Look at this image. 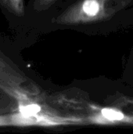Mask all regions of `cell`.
Segmentation results:
<instances>
[{
    "instance_id": "obj_1",
    "label": "cell",
    "mask_w": 133,
    "mask_h": 134,
    "mask_svg": "<svg viewBox=\"0 0 133 134\" xmlns=\"http://www.w3.org/2000/svg\"><path fill=\"white\" fill-rule=\"evenodd\" d=\"M130 0H80L53 19L63 25H76L105 21L125 8Z\"/></svg>"
},
{
    "instance_id": "obj_2",
    "label": "cell",
    "mask_w": 133,
    "mask_h": 134,
    "mask_svg": "<svg viewBox=\"0 0 133 134\" xmlns=\"http://www.w3.org/2000/svg\"><path fill=\"white\" fill-rule=\"evenodd\" d=\"M27 81L21 71L0 51V85L8 88H20Z\"/></svg>"
},
{
    "instance_id": "obj_3",
    "label": "cell",
    "mask_w": 133,
    "mask_h": 134,
    "mask_svg": "<svg viewBox=\"0 0 133 134\" xmlns=\"http://www.w3.org/2000/svg\"><path fill=\"white\" fill-rule=\"evenodd\" d=\"M0 2L14 15L18 16H22L24 15V0H0Z\"/></svg>"
},
{
    "instance_id": "obj_4",
    "label": "cell",
    "mask_w": 133,
    "mask_h": 134,
    "mask_svg": "<svg viewBox=\"0 0 133 134\" xmlns=\"http://www.w3.org/2000/svg\"><path fill=\"white\" fill-rule=\"evenodd\" d=\"M100 115L105 120L109 122H120L125 119V115L122 111L112 108H103L100 111Z\"/></svg>"
},
{
    "instance_id": "obj_5",
    "label": "cell",
    "mask_w": 133,
    "mask_h": 134,
    "mask_svg": "<svg viewBox=\"0 0 133 134\" xmlns=\"http://www.w3.org/2000/svg\"><path fill=\"white\" fill-rule=\"evenodd\" d=\"M57 0H34L33 8L36 11H43L48 9Z\"/></svg>"
}]
</instances>
